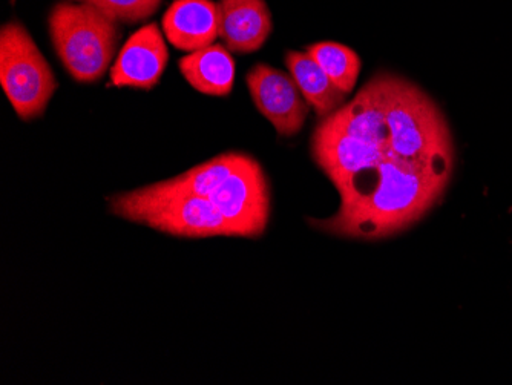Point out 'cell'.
<instances>
[{
	"label": "cell",
	"mask_w": 512,
	"mask_h": 385,
	"mask_svg": "<svg viewBox=\"0 0 512 385\" xmlns=\"http://www.w3.org/2000/svg\"><path fill=\"white\" fill-rule=\"evenodd\" d=\"M454 163H413L388 157L341 194L333 217L316 228L338 237L382 240L419 223L442 200Z\"/></svg>",
	"instance_id": "6da1fadb"
},
{
	"label": "cell",
	"mask_w": 512,
	"mask_h": 385,
	"mask_svg": "<svg viewBox=\"0 0 512 385\" xmlns=\"http://www.w3.org/2000/svg\"><path fill=\"white\" fill-rule=\"evenodd\" d=\"M111 212L174 237H235L211 201L180 188L172 178L117 195L111 200Z\"/></svg>",
	"instance_id": "7a4b0ae2"
},
{
	"label": "cell",
	"mask_w": 512,
	"mask_h": 385,
	"mask_svg": "<svg viewBox=\"0 0 512 385\" xmlns=\"http://www.w3.org/2000/svg\"><path fill=\"white\" fill-rule=\"evenodd\" d=\"M48 30L60 62L80 83L97 82L105 76L122 39L117 20L82 2L54 5Z\"/></svg>",
	"instance_id": "3957f363"
},
{
	"label": "cell",
	"mask_w": 512,
	"mask_h": 385,
	"mask_svg": "<svg viewBox=\"0 0 512 385\" xmlns=\"http://www.w3.org/2000/svg\"><path fill=\"white\" fill-rule=\"evenodd\" d=\"M387 125L394 158L413 163H454L453 134L444 112L404 77L394 76Z\"/></svg>",
	"instance_id": "277c9868"
},
{
	"label": "cell",
	"mask_w": 512,
	"mask_h": 385,
	"mask_svg": "<svg viewBox=\"0 0 512 385\" xmlns=\"http://www.w3.org/2000/svg\"><path fill=\"white\" fill-rule=\"evenodd\" d=\"M0 85L22 120L42 116L57 89L51 66L23 25L0 31Z\"/></svg>",
	"instance_id": "5b68a950"
},
{
	"label": "cell",
	"mask_w": 512,
	"mask_h": 385,
	"mask_svg": "<svg viewBox=\"0 0 512 385\" xmlns=\"http://www.w3.org/2000/svg\"><path fill=\"white\" fill-rule=\"evenodd\" d=\"M206 198L226 218L235 237L258 238L266 232L270 215L269 183L255 158L243 154L234 171Z\"/></svg>",
	"instance_id": "8992f818"
},
{
	"label": "cell",
	"mask_w": 512,
	"mask_h": 385,
	"mask_svg": "<svg viewBox=\"0 0 512 385\" xmlns=\"http://www.w3.org/2000/svg\"><path fill=\"white\" fill-rule=\"evenodd\" d=\"M312 154L339 195L344 194L356 178L378 168L385 158L393 157L388 149L353 137L324 119L313 132Z\"/></svg>",
	"instance_id": "52a82bcc"
},
{
	"label": "cell",
	"mask_w": 512,
	"mask_h": 385,
	"mask_svg": "<svg viewBox=\"0 0 512 385\" xmlns=\"http://www.w3.org/2000/svg\"><path fill=\"white\" fill-rule=\"evenodd\" d=\"M247 88L253 105L283 137L301 131L309 117L310 105L290 73L258 63L247 73Z\"/></svg>",
	"instance_id": "ba28073f"
},
{
	"label": "cell",
	"mask_w": 512,
	"mask_h": 385,
	"mask_svg": "<svg viewBox=\"0 0 512 385\" xmlns=\"http://www.w3.org/2000/svg\"><path fill=\"white\" fill-rule=\"evenodd\" d=\"M393 79L394 74H376L352 102L345 103L324 120L353 137L390 151L387 116L393 94Z\"/></svg>",
	"instance_id": "9c48e42d"
},
{
	"label": "cell",
	"mask_w": 512,
	"mask_h": 385,
	"mask_svg": "<svg viewBox=\"0 0 512 385\" xmlns=\"http://www.w3.org/2000/svg\"><path fill=\"white\" fill-rule=\"evenodd\" d=\"M169 51L160 28L145 25L123 45L111 68V83L119 88L152 89L168 65Z\"/></svg>",
	"instance_id": "30bf717a"
},
{
	"label": "cell",
	"mask_w": 512,
	"mask_h": 385,
	"mask_svg": "<svg viewBox=\"0 0 512 385\" xmlns=\"http://www.w3.org/2000/svg\"><path fill=\"white\" fill-rule=\"evenodd\" d=\"M220 39L235 54L261 50L272 33V13L266 0H220Z\"/></svg>",
	"instance_id": "8fae6325"
},
{
	"label": "cell",
	"mask_w": 512,
	"mask_h": 385,
	"mask_svg": "<svg viewBox=\"0 0 512 385\" xmlns=\"http://www.w3.org/2000/svg\"><path fill=\"white\" fill-rule=\"evenodd\" d=\"M166 39L177 50L194 53L220 37V14L214 0H174L163 20Z\"/></svg>",
	"instance_id": "7c38bea8"
},
{
	"label": "cell",
	"mask_w": 512,
	"mask_h": 385,
	"mask_svg": "<svg viewBox=\"0 0 512 385\" xmlns=\"http://www.w3.org/2000/svg\"><path fill=\"white\" fill-rule=\"evenodd\" d=\"M178 68L192 88L207 96H229L235 83V60L224 45L212 43L178 60Z\"/></svg>",
	"instance_id": "4fadbf2b"
},
{
	"label": "cell",
	"mask_w": 512,
	"mask_h": 385,
	"mask_svg": "<svg viewBox=\"0 0 512 385\" xmlns=\"http://www.w3.org/2000/svg\"><path fill=\"white\" fill-rule=\"evenodd\" d=\"M286 66L299 91L322 119L345 105V96L307 51H289Z\"/></svg>",
	"instance_id": "5bb4252c"
},
{
	"label": "cell",
	"mask_w": 512,
	"mask_h": 385,
	"mask_svg": "<svg viewBox=\"0 0 512 385\" xmlns=\"http://www.w3.org/2000/svg\"><path fill=\"white\" fill-rule=\"evenodd\" d=\"M306 51L342 93H352L362 68L361 57L355 50L338 42H319L307 47Z\"/></svg>",
	"instance_id": "9a60e30c"
},
{
	"label": "cell",
	"mask_w": 512,
	"mask_h": 385,
	"mask_svg": "<svg viewBox=\"0 0 512 385\" xmlns=\"http://www.w3.org/2000/svg\"><path fill=\"white\" fill-rule=\"evenodd\" d=\"M76 2L92 5L117 22L135 24L151 17L160 8L163 0H76Z\"/></svg>",
	"instance_id": "2e32d148"
}]
</instances>
